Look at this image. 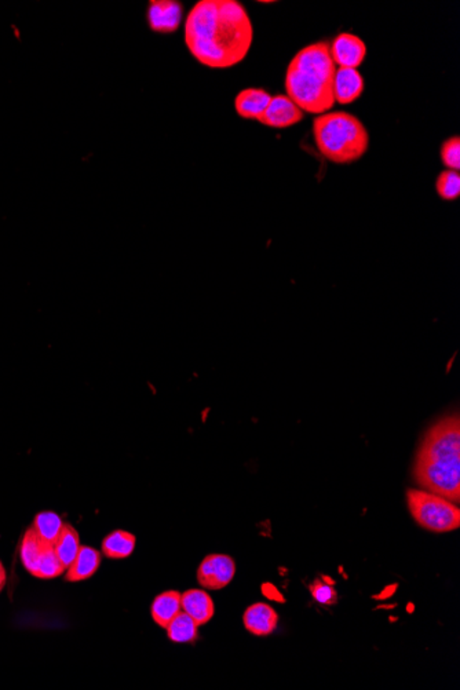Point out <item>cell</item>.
<instances>
[{
  "label": "cell",
  "instance_id": "6da1fadb",
  "mask_svg": "<svg viewBox=\"0 0 460 690\" xmlns=\"http://www.w3.org/2000/svg\"><path fill=\"white\" fill-rule=\"evenodd\" d=\"M254 27L238 0H200L185 20V45L196 61L211 69H228L247 57Z\"/></svg>",
  "mask_w": 460,
  "mask_h": 690
},
{
  "label": "cell",
  "instance_id": "7a4b0ae2",
  "mask_svg": "<svg viewBox=\"0 0 460 690\" xmlns=\"http://www.w3.org/2000/svg\"><path fill=\"white\" fill-rule=\"evenodd\" d=\"M414 475L424 490L459 502V415L444 418L427 432L415 462Z\"/></svg>",
  "mask_w": 460,
  "mask_h": 690
},
{
  "label": "cell",
  "instance_id": "3957f363",
  "mask_svg": "<svg viewBox=\"0 0 460 690\" xmlns=\"http://www.w3.org/2000/svg\"><path fill=\"white\" fill-rule=\"evenodd\" d=\"M336 65L329 53V42L311 43L296 53L286 68V97L311 115H323L335 105L334 77Z\"/></svg>",
  "mask_w": 460,
  "mask_h": 690
},
{
  "label": "cell",
  "instance_id": "277c9868",
  "mask_svg": "<svg viewBox=\"0 0 460 690\" xmlns=\"http://www.w3.org/2000/svg\"><path fill=\"white\" fill-rule=\"evenodd\" d=\"M314 142L327 160L351 165L369 148V134L359 118L348 112H327L313 120Z\"/></svg>",
  "mask_w": 460,
  "mask_h": 690
},
{
  "label": "cell",
  "instance_id": "5b68a950",
  "mask_svg": "<svg viewBox=\"0 0 460 690\" xmlns=\"http://www.w3.org/2000/svg\"><path fill=\"white\" fill-rule=\"evenodd\" d=\"M407 503L414 520L430 532H451L460 526L459 507L437 493L408 490Z\"/></svg>",
  "mask_w": 460,
  "mask_h": 690
},
{
  "label": "cell",
  "instance_id": "8992f818",
  "mask_svg": "<svg viewBox=\"0 0 460 690\" xmlns=\"http://www.w3.org/2000/svg\"><path fill=\"white\" fill-rule=\"evenodd\" d=\"M236 575V563L226 554H210L201 561L198 569V581L210 590L225 589Z\"/></svg>",
  "mask_w": 460,
  "mask_h": 690
},
{
  "label": "cell",
  "instance_id": "52a82bcc",
  "mask_svg": "<svg viewBox=\"0 0 460 690\" xmlns=\"http://www.w3.org/2000/svg\"><path fill=\"white\" fill-rule=\"evenodd\" d=\"M183 6L177 0H152L148 7L150 31L173 34L182 21Z\"/></svg>",
  "mask_w": 460,
  "mask_h": 690
},
{
  "label": "cell",
  "instance_id": "ba28073f",
  "mask_svg": "<svg viewBox=\"0 0 460 690\" xmlns=\"http://www.w3.org/2000/svg\"><path fill=\"white\" fill-rule=\"evenodd\" d=\"M329 53L334 64L339 68L357 69L367 57V46L361 37L353 34H341L329 43Z\"/></svg>",
  "mask_w": 460,
  "mask_h": 690
},
{
  "label": "cell",
  "instance_id": "9c48e42d",
  "mask_svg": "<svg viewBox=\"0 0 460 690\" xmlns=\"http://www.w3.org/2000/svg\"><path fill=\"white\" fill-rule=\"evenodd\" d=\"M305 118V112L296 107L286 95L271 97L270 104L266 108L260 123L271 128H286L298 125Z\"/></svg>",
  "mask_w": 460,
  "mask_h": 690
},
{
  "label": "cell",
  "instance_id": "30bf717a",
  "mask_svg": "<svg viewBox=\"0 0 460 690\" xmlns=\"http://www.w3.org/2000/svg\"><path fill=\"white\" fill-rule=\"evenodd\" d=\"M366 82L361 73L351 68H339L334 77V98L341 105L353 104L363 95Z\"/></svg>",
  "mask_w": 460,
  "mask_h": 690
},
{
  "label": "cell",
  "instance_id": "8fae6325",
  "mask_svg": "<svg viewBox=\"0 0 460 690\" xmlns=\"http://www.w3.org/2000/svg\"><path fill=\"white\" fill-rule=\"evenodd\" d=\"M244 627L253 636H270L278 627V616L275 609L266 604H254L243 616Z\"/></svg>",
  "mask_w": 460,
  "mask_h": 690
},
{
  "label": "cell",
  "instance_id": "7c38bea8",
  "mask_svg": "<svg viewBox=\"0 0 460 690\" xmlns=\"http://www.w3.org/2000/svg\"><path fill=\"white\" fill-rule=\"evenodd\" d=\"M271 95L263 89H244L235 98V110L243 119L260 122L266 108L270 104Z\"/></svg>",
  "mask_w": 460,
  "mask_h": 690
},
{
  "label": "cell",
  "instance_id": "4fadbf2b",
  "mask_svg": "<svg viewBox=\"0 0 460 690\" xmlns=\"http://www.w3.org/2000/svg\"><path fill=\"white\" fill-rule=\"evenodd\" d=\"M181 608L185 613L190 614L198 626L207 624L215 612L213 598L205 590H198V589L181 594Z\"/></svg>",
  "mask_w": 460,
  "mask_h": 690
},
{
  "label": "cell",
  "instance_id": "5bb4252c",
  "mask_svg": "<svg viewBox=\"0 0 460 690\" xmlns=\"http://www.w3.org/2000/svg\"><path fill=\"white\" fill-rule=\"evenodd\" d=\"M100 565V551L95 550L94 548H90V546H80L74 563L70 564L69 568L67 569L65 580L70 581V583L87 580L97 573Z\"/></svg>",
  "mask_w": 460,
  "mask_h": 690
},
{
  "label": "cell",
  "instance_id": "9a60e30c",
  "mask_svg": "<svg viewBox=\"0 0 460 690\" xmlns=\"http://www.w3.org/2000/svg\"><path fill=\"white\" fill-rule=\"evenodd\" d=\"M181 608V594L175 590L165 591L153 599L150 605V616L153 621L162 629H167L168 624L177 616Z\"/></svg>",
  "mask_w": 460,
  "mask_h": 690
},
{
  "label": "cell",
  "instance_id": "2e32d148",
  "mask_svg": "<svg viewBox=\"0 0 460 690\" xmlns=\"http://www.w3.org/2000/svg\"><path fill=\"white\" fill-rule=\"evenodd\" d=\"M137 545V539L127 531H113L102 540V556L110 560H123L132 556Z\"/></svg>",
  "mask_w": 460,
  "mask_h": 690
},
{
  "label": "cell",
  "instance_id": "e0dca14e",
  "mask_svg": "<svg viewBox=\"0 0 460 690\" xmlns=\"http://www.w3.org/2000/svg\"><path fill=\"white\" fill-rule=\"evenodd\" d=\"M47 545L49 543L43 540L32 526L22 536L21 546H20V558H21L24 568L32 576H35V573H36L40 556H42L43 550H44Z\"/></svg>",
  "mask_w": 460,
  "mask_h": 690
},
{
  "label": "cell",
  "instance_id": "ac0fdd59",
  "mask_svg": "<svg viewBox=\"0 0 460 690\" xmlns=\"http://www.w3.org/2000/svg\"><path fill=\"white\" fill-rule=\"evenodd\" d=\"M80 546L82 545H80L79 533L69 523L64 524L59 538L55 539L54 543H52L55 553L67 569L69 568L70 564L74 563Z\"/></svg>",
  "mask_w": 460,
  "mask_h": 690
},
{
  "label": "cell",
  "instance_id": "d6986e66",
  "mask_svg": "<svg viewBox=\"0 0 460 690\" xmlns=\"http://www.w3.org/2000/svg\"><path fill=\"white\" fill-rule=\"evenodd\" d=\"M198 624L190 614L181 611L167 626V636L175 644H192L198 641Z\"/></svg>",
  "mask_w": 460,
  "mask_h": 690
},
{
  "label": "cell",
  "instance_id": "ffe728a7",
  "mask_svg": "<svg viewBox=\"0 0 460 690\" xmlns=\"http://www.w3.org/2000/svg\"><path fill=\"white\" fill-rule=\"evenodd\" d=\"M64 524L62 518L60 517L59 514H55L54 511H40V513L35 515L32 528L36 531L37 535L43 540L52 545L55 539L59 538Z\"/></svg>",
  "mask_w": 460,
  "mask_h": 690
},
{
  "label": "cell",
  "instance_id": "44dd1931",
  "mask_svg": "<svg viewBox=\"0 0 460 690\" xmlns=\"http://www.w3.org/2000/svg\"><path fill=\"white\" fill-rule=\"evenodd\" d=\"M65 572H67V568H65L64 564L61 563L59 556L55 553L52 543H49L43 550L42 556H40L36 573H35L34 578L54 579L64 575Z\"/></svg>",
  "mask_w": 460,
  "mask_h": 690
},
{
  "label": "cell",
  "instance_id": "7402d4cb",
  "mask_svg": "<svg viewBox=\"0 0 460 690\" xmlns=\"http://www.w3.org/2000/svg\"><path fill=\"white\" fill-rule=\"evenodd\" d=\"M437 193L442 200H456L460 195L459 171L445 170L440 174L436 183Z\"/></svg>",
  "mask_w": 460,
  "mask_h": 690
},
{
  "label": "cell",
  "instance_id": "603a6c76",
  "mask_svg": "<svg viewBox=\"0 0 460 690\" xmlns=\"http://www.w3.org/2000/svg\"><path fill=\"white\" fill-rule=\"evenodd\" d=\"M441 160L448 170H460V138L457 135L442 143Z\"/></svg>",
  "mask_w": 460,
  "mask_h": 690
},
{
  "label": "cell",
  "instance_id": "cb8c5ba5",
  "mask_svg": "<svg viewBox=\"0 0 460 690\" xmlns=\"http://www.w3.org/2000/svg\"><path fill=\"white\" fill-rule=\"evenodd\" d=\"M311 596L323 605H334L338 601V594L335 589L329 584L321 583L320 580L311 586Z\"/></svg>",
  "mask_w": 460,
  "mask_h": 690
},
{
  "label": "cell",
  "instance_id": "d4e9b609",
  "mask_svg": "<svg viewBox=\"0 0 460 690\" xmlns=\"http://www.w3.org/2000/svg\"><path fill=\"white\" fill-rule=\"evenodd\" d=\"M6 580H7L6 571H4V566H2V568H0V593H2V590H4V584H6Z\"/></svg>",
  "mask_w": 460,
  "mask_h": 690
},
{
  "label": "cell",
  "instance_id": "484cf974",
  "mask_svg": "<svg viewBox=\"0 0 460 690\" xmlns=\"http://www.w3.org/2000/svg\"><path fill=\"white\" fill-rule=\"evenodd\" d=\"M2 566H4V564H2V561H0V568H2Z\"/></svg>",
  "mask_w": 460,
  "mask_h": 690
}]
</instances>
